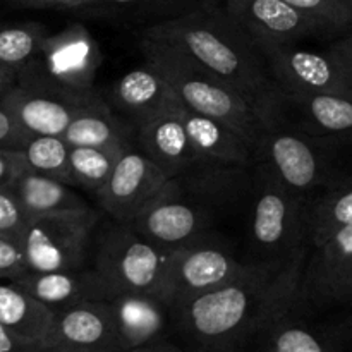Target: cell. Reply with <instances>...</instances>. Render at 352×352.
I'll use <instances>...</instances> for the list:
<instances>
[{"label":"cell","mask_w":352,"mask_h":352,"mask_svg":"<svg viewBox=\"0 0 352 352\" xmlns=\"http://www.w3.org/2000/svg\"><path fill=\"white\" fill-rule=\"evenodd\" d=\"M306 256L308 246L282 260L248 263L236 278L189 299L172 316L203 352H236L291 313Z\"/></svg>","instance_id":"cell-1"},{"label":"cell","mask_w":352,"mask_h":352,"mask_svg":"<svg viewBox=\"0 0 352 352\" xmlns=\"http://www.w3.org/2000/svg\"><path fill=\"white\" fill-rule=\"evenodd\" d=\"M140 38L175 48L206 72L239 93L260 117L274 91L263 55L222 2L196 12L150 24Z\"/></svg>","instance_id":"cell-2"},{"label":"cell","mask_w":352,"mask_h":352,"mask_svg":"<svg viewBox=\"0 0 352 352\" xmlns=\"http://www.w3.org/2000/svg\"><path fill=\"white\" fill-rule=\"evenodd\" d=\"M102 50L91 31L72 23L48 34L38 54L17 71V86L79 107L95 95Z\"/></svg>","instance_id":"cell-3"},{"label":"cell","mask_w":352,"mask_h":352,"mask_svg":"<svg viewBox=\"0 0 352 352\" xmlns=\"http://www.w3.org/2000/svg\"><path fill=\"white\" fill-rule=\"evenodd\" d=\"M140 48L144 60L160 71L184 109L219 120L237 131L253 146L256 144L263 124L256 110L239 93L175 48L144 38H140Z\"/></svg>","instance_id":"cell-4"},{"label":"cell","mask_w":352,"mask_h":352,"mask_svg":"<svg viewBox=\"0 0 352 352\" xmlns=\"http://www.w3.org/2000/svg\"><path fill=\"white\" fill-rule=\"evenodd\" d=\"M175 250H167L138 234L133 227L100 220L93 236L89 267L110 292H153L160 296Z\"/></svg>","instance_id":"cell-5"},{"label":"cell","mask_w":352,"mask_h":352,"mask_svg":"<svg viewBox=\"0 0 352 352\" xmlns=\"http://www.w3.org/2000/svg\"><path fill=\"white\" fill-rule=\"evenodd\" d=\"M340 146L322 143L278 124H263L254 144V165L267 170L284 188L313 199L332 184L340 172Z\"/></svg>","instance_id":"cell-6"},{"label":"cell","mask_w":352,"mask_h":352,"mask_svg":"<svg viewBox=\"0 0 352 352\" xmlns=\"http://www.w3.org/2000/svg\"><path fill=\"white\" fill-rule=\"evenodd\" d=\"M103 213L96 208L34 217L19 243L30 272L78 270L89 267L93 236Z\"/></svg>","instance_id":"cell-7"},{"label":"cell","mask_w":352,"mask_h":352,"mask_svg":"<svg viewBox=\"0 0 352 352\" xmlns=\"http://www.w3.org/2000/svg\"><path fill=\"white\" fill-rule=\"evenodd\" d=\"M251 236L272 260H282L309 246L308 220L311 199L284 188L267 170L253 165Z\"/></svg>","instance_id":"cell-8"},{"label":"cell","mask_w":352,"mask_h":352,"mask_svg":"<svg viewBox=\"0 0 352 352\" xmlns=\"http://www.w3.org/2000/svg\"><path fill=\"white\" fill-rule=\"evenodd\" d=\"M246 265L237 260L229 243L213 236L210 230L174 251L160 298L174 315L175 309L189 299L236 278Z\"/></svg>","instance_id":"cell-9"},{"label":"cell","mask_w":352,"mask_h":352,"mask_svg":"<svg viewBox=\"0 0 352 352\" xmlns=\"http://www.w3.org/2000/svg\"><path fill=\"white\" fill-rule=\"evenodd\" d=\"M261 124H278L333 146H352V98L344 95H296L274 86L260 110Z\"/></svg>","instance_id":"cell-10"},{"label":"cell","mask_w":352,"mask_h":352,"mask_svg":"<svg viewBox=\"0 0 352 352\" xmlns=\"http://www.w3.org/2000/svg\"><path fill=\"white\" fill-rule=\"evenodd\" d=\"M215 213L168 179L131 220L138 234L167 250H177L212 230Z\"/></svg>","instance_id":"cell-11"},{"label":"cell","mask_w":352,"mask_h":352,"mask_svg":"<svg viewBox=\"0 0 352 352\" xmlns=\"http://www.w3.org/2000/svg\"><path fill=\"white\" fill-rule=\"evenodd\" d=\"M167 181V175L134 141L120 151L109 179L93 195V199L107 219L129 226Z\"/></svg>","instance_id":"cell-12"},{"label":"cell","mask_w":352,"mask_h":352,"mask_svg":"<svg viewBox=\"0 0 352 352\" xmlns=\"http://www.w3.org/2000/svg\"><path fill=\"white\" fill-rule=\"evenodd\" d=\"M267 72L277 89L296 95L351 96L339 64L329 50H309L299 43L260 47Z\"/></svg>","instance_id":"cell-13"},{"label":"cell","mask_w":352,"mask_h":352,"mask_svg":"<svg viewBox=\"0 0 352 352\" xmlns=\"http://www.w3.org/2000/svg\"><path fill=\"white\" fill-rule=\"evenodd\" d=\"M311 248L302 268L299 299L315 305L352 301V226Z\"/></svg>","instance_id":"cell-14"},{"label":"cell","mask_w":352,"mask_h":352,"mask_svg":"<svg viewBox=\"0 0 352 352\" xmlns=\"http://www.w3.org/2000/svg\"><path fill=\"white\" fill-rule=\"evenodd\" d=\"M222 6L258 48L301 43L327 34L284 0H222Z\"/></svg>","instance_id":"cell-15"},{"label":"cell","mask_w":352,"mask_h":352,"mask_svg":"<svg viewBox=\"0 0 352 352\" xmlns=\"http://www.w3.org/2000/svg\"><path fill=\"white\" fill-rule=\"evenodd\" d=\"M43 349L122 352L109 301H85L55 313Z\"/></svg>","instance_id":"cell-16"},{"label":"cell","mask_w":352,"mask_h":352,"mask_svg":"<svg viewBox=\"0 0 352 352\" xmlns=\"http://www.w3.org/2000/svg\"><path fill=\"white\" fill-rule=\"evenodd\" d=\"M179 109L181 103L136 127V144L168 179L206 165L186 133Z\"/></svg>","instance_id":"cell-17"},{"label":"cell","mask_w":352,"mask_h":352,"mask_svg":"<svg viewBox=\"0 0 352 352\" xmlns=\"http://www.w3.org/2000/svg\"><path fill=\"white\" fill-rule=\"evenodd\" d=\"M103 96L107 103L134 127L179 105L177 96L160 71L144 58L140 65L117 78Z\"/></svg>","instance_id":"cell-18"},{"label":"cell","mask_w":352,"mask_h":352,"mask_svg":"<svg viewBox=\"0 0 352 352\" xmlns=\"http://www.w3.org/2000/svg\"><path fill=\"white\" fill-rule=\"evenodd\" d=\"M23 291L57 313L85 301H109L110 292L91 267L78 270L28 272L14 280Z\"/></svg>","instance_id":"cell-19"},{"label":"cell","mask_w":352,"mask_h":352,"mask_svg":"<svg viewBox=\"0 0 352 352\" xmlns=\"http://www.w3.org/2000/svg\"><path fill=\"white\" fill-rule=\"evenodd\" d=\"M122 352L162 339L170 308L153 292H119L109 299Z\"/></svg>","instance_id":"cell-20"},{"label":"cell","mask_w":352,"mask_h":352,"mask_svg":"<svg viewBox=\"0 0 352 352\" xmlns=\"http://www.w3.org/2000/svg\"><path fill=\"white\" fill-rule=\"evenodd\" d=\"M181 120L203 164L248 170L254 165V146L237 131L181 105Z\"/></svg>","instance_id":"cell-21"},{"label":"cell","mask_w":352,"mask_h":352,"mask_svg":"<svg viewBox=\"0 0 352 352\" xmlns=\"http://www.w3.org/2000/svg\"><path fill=\"white\" fill-rule=\"evenodd\" d=\"M62 138L71 146H127L136 141V127L120 117L100 91L76 109Z\"/></svg>","instance_id":"cell-22"},{"label":"cell","mask_w":352,"mask_h":352,"mask_svg":"<svg viewBox=\"0 0 352 352\" xmlns=\"http://www.w3.org/2000/svg\"><path fill=\"white\" fill-rule=\"evenodd\" d=\"M0 105L28 136H64L78 109L71 103L30 91L17 85L0 98Z\"/></svg>","instance_id":"cell-23"},{"label":"cell","mask_w":352,"mask_h":352,"mask_svg":"<svg viewBox=\"0 0 352 352\" xmlns=\"http://www.w3.org/2000/svg\"><path fill=\"white\" fill-rule=\"evenodd\" d=\"M28 220L57 212L93 208L72 186L23 167L7 186Z\"/></svg>","instance_id":"cell-24"},{"label":"cell","mask_w":352,"mask_h":352,"mask_svg":"<svg viewBox=\"0 0 352 352\" xmlns=\"http://www.w3.org/2000/svg\"><path fill=\"white\" fill-rule=\"evenodd\" d=\"M222 0H91L78 14L95 19L140 23L144 26L175 19Z\"/></svg>","instance_id":"cell-25"},{"label":"cell","mask_w":352,"mask_h":352,"mask_svg":"<svg viewBox=\"0 0 352 352\" xmlns=\"http://www.w3.org/2000/svg\"><path fill=\"white\" fill-rule=\"evenodd\" d=\"M54 315L50 308L14 282L0 280V325L14 336L43 347Z\"/></svg>","instance_id":"cell-26"},{"label":"cell","mask_w":352,"mask_h":352,"mask_svg":"<svg viewBox=\"0 0 352 352\" xmlns=\"http://www.w3.org/2000/svg\"><path fill=\"white\" fill-rule=\"evenodd\" d=\"M352 226V162L340 168L336 181L309 205V246L320 244L336 230Z\"/></svg>","instance_id":"cell-27"},{"label":"cell","mask_w":352,"mask_h":352,"mask_svg":"<svg viewBox=\"0 0 352 352\" xmlns=\"http://www.w3.org/2000/svg\"><path fill=\"white\" fill-rule=\"evenodd\" d=\"M69 151L71 146L62 136H28L19 155L24 167L30 170L48 175L76 188Z\"/></svg>","instance_id":"cell-28"},{"label":"cell","mask_w":352,"mask_h":352,"mask_svg":"<svg viewBox=\"0 0 352 352\" xmlns=\"http://www.w3.org/2000/svg\"><path fill=\"white\" fill-rule=\"evenodd\" d=\"M124 148L126 146H71L69 160L76 188L85 189L91 196L95 195L109 179Z\"/></svg>","instance_id":"cell-29"},{"label":"cell","mask_w":352,"mask_h":352,"mask_svg":"<svg viewBox=\"0 0 352 352\" xmlns=\"http://www.w3.org/2000/svg\"><path fill=\"white\" fill-rule=\"evenodd\" d=\"M48 34L47 28L40 23L0 26V65L17 72L38 54Z\"/></svg>","instance_id":"cell-30"},{"label":"cell","mask_w":352,"mask_h":352,"mask_svg":"<svg viewBox=\"0 0 352 352\" xmlns=\"http://www.w3.org/2000/svg\"><path fill=\"white\" fill-rule=\"evenodd\" d=\"M318 24L327 34L352 30V9L344 0H284Z\"/></svg>","instance_id":"cell-31"},{"label":"cell","mask_w":352,"mask_h":352,"mask_svg":"<svg viewBox=\"0 0 352 352\" xmlns=\"http://www.w3.org/2000/svg\"><path fill=\"white\" fill-rule=\"evenodd\" d=\"M265 352H327V347L311 330L291 322L287 315L268 329Z\"/></svg>","instance_id":"cell-32"},{"label":"cell","mask_w":352,"mask_h":352,"mask_svg":"<svg viewBox=\"0 0 352 352\" xmlns=\"http://www.w3.org/2000/svg\"><path fill=\"white\" fill-rule=\"evenodd\" d=\"M30 272L19 239L0 236V280L14 282Z\"/></svg>","instance_id":"cell-33"},{"label":"cell","mask_w":352,"mask_h":352,"mask_svg":"<svg viewBox=\"0 0 352 352\" xmlns=\"http://www.w3.org/2000/svg\"><path fill=\"white\" fill-rule=\"evenodd\" d=\"M28 226V217L7 188H0V236L21 239Z\"/></svg>","instance_id":"cell-34"},{"label":"cell","mask_w":352,"mask_h":352,"mask_svg":"<svg viewBox=\"0 0 352 352\" xmlns=\"http://www.w3.org/2000/svg\"><path fill=\"white\" fill-rule=\"evenodd\" d=\"M26 140L28 134L21 131L12 116L0 105V150L19 151Z\"/></svg>","instance_id":"cell-35"},{"label":"cell","mask_w":352,"mask_h":352,"mask_svg":"<svg viewBox=\"0 0 352 352\" xmlns=\"http://www.w3.org/2000/svg\"><path fill=\"white\" fill-rule=\"evenodd\" d=\"M329 52L339 64L344 79L347 82V88H349L352 95V30L342 33L339 40L333 41L329 47Z\"/></svg>","instance_id":"cell-36"},{"label":"cell","mask_w":352,"mask_h":352,"mask_svg":"<svg viewBox=\"0 0 352 352\" xmlns=\"http://www.w3.org/2000/svg\"><path fill=\"white\" fill-rule=\"evenodd\" d=\"M12 6L26 7V9H47V10H72L78 12L88 6L91 0H6Z\"/></svg>","instance_id":"cell-37"},{"label":"cell","mask_w":352,"mask_h":352,"mask_svg":"<svg viewBox=\"0 0 352 352\" xmlns=\"http://www.w3.org/2000/svg\"><path fill=\"white\" fill-rule=\"evenodd\" d=\"M23 167L19 151L0 150V188H7Z\"/></svg>","instance_id":"cell-38"},{"label":"cell","mask_w":352,"mask_h":352,"mask_svg":"<svg viewBox=\"0 0 352 352\" xmlns=\"http://www.w3.org/2000/svg\"><path fill=\"white\" fill-rule=\"evenodd\" d=\"M0 352H45V349L38 344L26 342L0 325Z\"/></svg>","instance_id":"cell-39"},{"label":"cell","mask_w":352,"mask_h":352,"mask_svg":"<svg viewBox=\"0 0 352 352\" xmlns=\"http://www.w3.org/2000/svg\"><path fill=\"white\" fill-rule=\"evenodd\" d=\"M17 85V72L14 69L0 65V98L6 95L9 89H12Z\"/></svg>","instance_id":"cell-40"},{"label":"cell","mask_w":352,"mask_h":352,"mask_svg":"<svg viewBox=\"0 0 352 352\" xmlns=\"http://www.w3.org/2000/svg\"><path fill=\"white\" fill-rule=\"evenodd\" d=\"M127 352H182V351L179 349V347H175L174 344L165 342V340L160 339L153 344H148V346L138 347V349L127 351Z\"/></svg>","instance_id":"cell-41"},{"label":"cell","mask_w":352,"mask_h":352,"mask_svg":"<svg viewBox=\"0 0 352 352\" xmlns=\"http://www.w3.org/2000/svg\"><path fill=\"white\" fill-rule=\"evenodd\" d=\"M45 352H103V351H86V349H52V351H47Z\"/></svg>","instance_id":"cell-42"},{"label":"cell","mask_w":352,"mask_h":352,"mask_svg":"<svg viewBox=\"0 0 352 352\" xmlns=\"http://www.w3.org/2000/svg\"><path fill=\"white\" fill-rule=\"evenodd\" d=\"M344 2H346V3H347V6H349V7H351V9H352V0H344Z\"/></svg>","instance_id":"cell-43"}]
</instances>
